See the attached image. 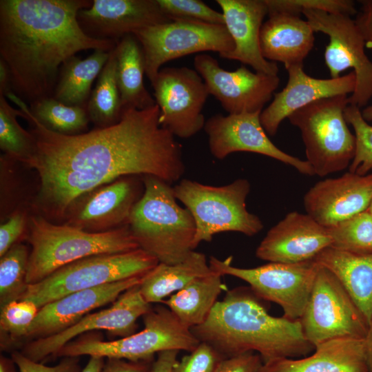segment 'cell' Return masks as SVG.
<instances>
[{
  "label": "cell",
  "instance_id": "cell-1",
  "mask_svg": "<svg viewBox=\"0 0 372 372\" xmlns=\"http://www.w3.org/2000/svg\"><path fill=\"white\" fill-rule=\"evenodd\" d=\"M11 101L24 112L34 138V152L23 163L38 174L34 205L48 220L64 218L78 198L121 177L151 175L172 185L185 172L182 146L161 125L156 104L123 109L116 124L66 135L44 127L17 96Z\"/></svg>",
  "mask_w": 372,
  "mask_h": 372
},
{
  "label": "cell",
  "instance_id": "cell-2",
  "mask_svg": "<svg viewBox=\"0 0 372 372\" xmlns=\"http://www.w3.org/2000/svg\"><path fill=\"white\" fill-rule=\"evenodd\" d=\"M89 0H1L0 59L12 92L30 106L53 97L59 68L84 50H113L118 41L87 36L78 12Z\"/></svg>",
  "mask_w": 372,
  "mask_h": 372
},
{
  "label": "cell",
  "instance_id": "cell-3",
  "mask_svg": "<svg viewBox=\"0 0 372 372\" xmlns=\"http://www.w3.org/2000/svg\"><path fill=\"white\" fill-rule=\"evenodd\" d=\"M264 301L250 287L228 290L205 322L191 331L225 358L257 351L263 364L304 356L315 349L300 320L271 316Z\"/></svg>",
  "mask_w": 372,
  "mask_h": 372
},
{
  "label": "cell",
  "instance_id": "cell-4",
  "mask_svg": "<svg viewBox=\"0 0 372 372\" xmlns=\"http://www.w3.org/2000/svg\"><path fill=\"white\" fill-rule=\"evenodd\" d=\"M144 192L128 222L140 249L159 262L176 264L195 248L196 225L186 207H180L171 184L158 177L143 176Z\"/></svg>",
  "mask_w": 372,
  "mask_h": 372
},
{
  "label": "cell",
  "instance_id": "cell-5",
  "mask_svg": "<svg viewBox=\"0 0 372 372\" xmlns=\"http://www.w3.org/2000/svg\"><path fill=\"white\" fill-rule=\"evenodd\" d=\"M31 245L26 282H41L57 269L82 258L139 248L129 225L104 232H88L68 225H55L41 216L28 222Z\"/></svg>",
  "mask_w": 372,
  "mask_h": 372
},
{
  "label": "cell",
  "instance_id": "cell-6",
  "mask_svg": "<svg viewBox=\"0 0 372 372\" xmlns=\"http://www.w3.org/2000/svg\"><path fill=\"white\" fill-rule=\"evenodd\" d=\"M173 188L176 199L194 218L195 249L203 241L210 242L218 233L234 231L254 236L264 227L260 218L247 209L251 185L245 178L223 186L183 179Z\"/></svg>",
  "mask_w": 372,
  "mask_h": 372
},
{
  "label": "cell",
  "instance_id": "cell-7",
  "mask_svg": "<svg viewBox=\"0 0 372 372\" xmlns=\"http://www.w3.org/2000/svg\"><path fill=\"white\" fill-rule=\"evenodd\" d=\"M144 329L125 338L104 341L82 335L64 345L54 358L99 356L130 361L154 360L156 353L168 350L193 351L200 341L167 306L158 305L143 316Z\"/></svg>",
  "mask_w": 372,
  "mask_h": 372
},
{
  "label": "cell",
  "instance_id": "cell-8",
  "mask_svg": "<svg viewBox=\"0 0 372 372\" xmlns=\"http://www.w3.org/2000/svg\"><path fill=\"white\" fill-rule=\"evenodd\" d=\"M348 105V95L335 96L314 101L287 118L301 133L306 161L315 175L341 172L354 157L355 137L344 114Z\"/></svg>",
  "mask_w": 372,
  "mask_h": 372
},
{
  "label": "cell",
  "instance_id": "cell-9",
  "mask_svg": "<svg viewBox=\"0 0 372 372\" xmlns=\"http://www.w3.org/2000/svg\"><path fill=\"white\" fill-rule=\"evenodd\" d=\"M158 262L140 248L88 256L57 269L39 282L29 285L19 300L32 301L41 308L72 293L143 277Z\"/></svg>",
  "mask_w": 372,
  "mask_h": 372
},
{
  "label": "cell",
  "instance_id": "cell-10",
  "mask_svg": "<svg viewBox=\"0 0 372 372\" xmlns=\"http://www.w3.org/2000/svg\"><path fill=\"white\" fill-rule=\"evenodd\" d=\"M134 34L144 54L145 74L153 82L166 62L183 56L214 51L231 52L234 43L226 26L201 21L176 19L149 26Z\"/></svg>",
  "mask_w": 372,
  "mask_h": 372
},
{
  "label": "cell",
  "instance_id": "cell-11",
  "mask_svg": "<svg viewBox=\"0 0 372 372\" xmlns=\"http://www.w3.org/2000/svg\"><path fill=\"white\" fill-rule=\"evenodd\" d=\"M300 322L304 337L314 347L337 338L363 340L369 326L338 278L320 265Z\"/></svg>",
  "mask_w": 372,
  "mask_h": 372
},
{
  "label": "cell",
  "instance_id": "cell-12",
  "mask_svg": "<svg viewBox=\"0 0 372 372\" xmlns=\"http://www.w3.org/2000/svg\"><path fill=\"white\" fill-rule=\"evenodd\" d=\"M209 265L222 276L247 282L258 297L280 305L283 317L292 320L301 318L318 268L314 260L298 263L269 262L257 267L240 268L231 265V257L220 260L214 256Z\"/></svg>",
  "mask_w": 372,
  "mask_h": 372
},
{
  "label": "cell",
  "instance_id": "cell-13",
  "mask_svg": "<svg viewBox=\"0 0 372 372\" xmlns=\"http://www.w3.org/2000/svg\"><path fill=\"white\" fill-rule=\"evenodd\" d=\"M302 14L315 32L329 37L324 56L331 78H338L344 70L353 69L356 84L349 96V104L360 109L365 107L372 98V61L366 54L365 41L355 19L313 10H304Z\"/></svg>",
  "mask_w": 372,
  "mask_h": 372
},
{
  "label": "cell",
  "instance_id": "cell-14",
  "mask_svg": "<svg viewBox=\"0 0 372 372\" xmlns=\"http://www.w3.org/2000/svg\"><path fill=\"white\" fill-rule=\"evenodd\" d=\"M159 123L174 136L187 138L204 128L203 109L209 95L200 75L187 67H168L159 70L151 83Z\"/></svg>",
  "mask_w": 372,
  "mask_h": 372
},
{
  "label": "cell",
  "instance_id": "cell-15",
  "mask_svg": "<svg viewBox=\"0 0 372 372\" xmlns=\"http://www.w3.org/2000/svg\"><path fill=\"white\" fill-rule=\"evenodd\" d=\"M139 284L125 290L108 308L86 315L57 334L28 342L20 351L30 360L41 362L54 358L64 345L85 333L105 330L119 338L135 333L137 320L152 309L141 295Z\"/></svg>",
  "mask_w": 372,
  "mask_h": 372
},
{
  "label": "cell",
  "instance_id": "cell-16",
  "mask_svg": "<svg viewBox=\"0 0 372 372\" xmlns=\"http://www.w3.org/2000/svg\"><path fill=\"white\" fill-rule=\"evenodd\" d=\"M194 65L209 94L229 114L262 112L280 83L278 75L253 72L243 65L234 71L225 70L205 53L195 56Z\"/></svg>",
  "mask_w": 372,
  "mask_h": 372
},
{
  "label": "cell",
  "instance_id": "cell-17",
  "mask_svg": "<svg viewBox=\"0 0 372 372\" xmlns=\"http://www.w3.org/2000/svg\"><path fill=\"white\" fill-rule=\"evenodd\" d=\"M143 192V176L121 177L75 200L66 211L65 224L94 233L127 225Z\"/></svg>",
  "mask_w": 372,
  "mask_h": 372
},
{
  "label": "cell",
  "instance_id": "cell-18",
  "mask_svg": "<svg viewBox=\"0 0 372 372\" xmlns=\"http://www.w3.org/2000/svg\"><path fill=\"white\" fill-rule=\"evenodd\" d=\"M260 113L211 116L204 126L211 154L221 160L238 152L256 153L292 166L303 175L314 176L306 160L285 152L271 142L261 124Z\"/></svg>",
  "mask_w": 372,
  "mask_h": 372
},
{
  "label": "cell",
  "instance_id": "cell-19",
  "mask_svg": "<svg viewBox=\"0 0 372 372\" xmlns=\"http://www.w3.org/2000/svg\"><path fill=\"white\" fill-rule=\"evenodd\" d=\"M77 20L90 37L118 41L127 34L173 19L157 0H94L90 8L78 12Z\"/></svg>",
  "mask_w": 372,
  "mask_h": 372
},
{
  "label": "cell",
  "instance_id": "cell-20",
  "mask_svg": "<svg viewBox=\"0 0 372 372\" xmlns=\"http://www.w3.org/2000/svg\"><path fill=\"white\" fill-rule=\"evenodd\" d=\"M372 198V173L350 172L317 182L304 194L306 213L326 228L366 211Z\"/></svg>",
  "mask_w": 372,
  "mask_h": 372
},
{
  "label": "cell",
  "instance_id": "cell-21",
  "mask_svg": "<svg viewBox=\"0 0 372 372\" xmlns=\"http://www.w3.org/2000/svg\"><path fill=\"white\" fill-rule=\"evenodd\" d=\"M331 245L327 228L307 213H288L266 234L256 250L268 262L298 263L313 260Z\"/></svg>",
  "mask_w": 372,
  "mask_h": 372
},
{
  "label": "cell",
  "instance_id": "cell-22",
  "mask_svg": "<svg viewBox=\"0 0 372 372\" xmlns=\"http://www.w3.org/2000/svg\"><path fill=\"white\" fill-rule=\"evenodd\" d=\"M286 86L273 94L271 103L260 113L261 124L269 136H275L282 121L295 111L322 99L352 94L356 84L353 72L338 78L318 79L310 76L303 65L286 69Z\"/></svg>",
  "mask_w": 372,
  "mask_h": 372
},
{
  "label": "cell",
  "instance_id": "cell-23",
  "mask_svg": "<svg viewBox=\"0 0 372 372\" xmlns=\"http://www.w3.org/2000/svg\"><path fill=\"white\" fill-rule=\"evenodd\" d=\"M135 277L70 293L40 308L25 340L57 334L72 327L92 310L115 301L127 289L141 282ZM29 341V342H30Z\"/></svg>",
  "mask_w": 372,
  "mask_h": 372
},
{
  "label": "cell",
  "instance_id": "cell-24",
  "mask_svg": "<svg viewBox=\"0 0 372 372\" xmlns=\"http://www.w3.org/2000/svg\"><path fill=\"white\" fill-rule=\"evenodd\" d=\"M234 43V50L219 55L251 66L256 72L278 75V67L262 54L260 35L268 14L265 0H216Z\"/></svg>",
  "mask_w": 372,
  "mask_h": 372
},
{
  "label": "cell",
  "instance_id": "cell-25",
  "mask_svg": "<svg viewBox=\"0 0 372 372\" xmlns=\"http://www.w3.org/2000/svg\"><path fill=\"white\" fill-rule=\"evenodd\" d=\"M258 372H370L364 339L337 338L315 347L301 359L280 358L262 364Z\"/></svg>",
  "mask_w": 372,
  "mask_h": 372
},
{
  "label": "cell",
  "instance_id": "cell-26",
  "mask_svg": "<svg viewBox=\"0 0 372 372\" xmlns=\"http://www.w3.org/2000/svg\"><path fill=\"white\" fill-rule=\"evenodd\" d=\"M260 35L262 54L269 61H279L287 69L303 65L314 45V30L309 21L299 15L269 12Z\"/></svg>",
  "mask_w": 372,
  "mask_h": 372
},
{
  "label": "cell",
  "instance_id": "cell-27",
  "mask_svg": "<svg viewBox=\"0 0 372 372\" xmlns=\"http://www.w3.org/2000/svg\"><path fill=\"white\" fill-rule=\"evenodd\" d=\"M313 260L338 278L370 324L372 320V254H356L329 247Z\"/></svg>",
  "mask_w": 372,
  "mask_h": 372
},
{
  "label": "cell",
  "instance_id": "cell-28",
  "mask_svg": "<svg viewBox=\"0 0 372 372\" xmlns=\"http://www.w3.org/2000/svg\"><path fill=\"white\" fill-rule=\"evenodd\" d=\"M222 276L211 269L209 274L196 278L162 303L191 329L205 322L221 292L227 290Z\"/></svg>",
  "mask_w": 372,
  "mask_h": 372
},
{
  "label": "cell",
  "instance_id": "cell-29",
  "mask_svg": "<svg viewBox=\"0 0 372 372\" xmlns=\"http://www.w3.org/2000/svg\"><path fill=\"white\" fill-rule=\"evenodd\" d=\"M116 51L117 84L122 108L144 110L155 105V99L144 85V54L136 37L130 34L122 37Z\"/></svg>",
  "mask_w": 372,
  "mask_h": 372
},
{
  "label": "cell",
  "instance_id": "cell-30",
  "mask_svg": "<svg viewBox=\"0 0 372 372\" xmlns=\"http://www.w3.org/2000/svg\"><path fill=\"white\" fill-rule=\"evenodd\" d=\"M211 269L205 255L193 251L184 260L168 265L158 262L145 274L139 284L143 298L149 304L162 302L197 278L209 274Z\"/></svg>",
  "mask_w": 372,
  "mask_h": 372
},
{
  "label": "cell",
  "instance_id": "cell-31",
  "mask_svg": "<svg viewBox=\"0 0 372 372\" xmlns=\"http://www.w3.org/2000/svg\"><path fill=\"white\" fill-rule=\"evenodd\" d=\"M110 52L96 50L81 59L72 56L61 67L53 98L71 106L87 107L91 87L108 60Z\"/></svg>",
  "mask_w": 372,
  "mask_h": 372
},
{
  "label": "cell",
  "instance_id": "cell-32",
  "mask_svg": "<svg viewBox=\"0 0 372 372\" xmlns=\"http://www.w3.org/2000/svg\"><path fill=\"white\" fill-rule=\"evenodd\" d=\"M116 69L115 48L110 52V57L98 76L86 107L90 120L96 128L111 126L121 119L123 108L117 84Z\"/></svg>",
  "mask_w": 372,
  "mask_h": 372
},
{
  "label": "cell",
  "instance_id": "cell-33",
  "mask_svg": "<svg viewBox=\"0 0 372 372\" xmlns=\"http://www.w3.org/2000/svg\"><path fill=\"white\" fill-rule=\"evenodd\" d=\"M30 110L44 127L62 134L83 133L90 121L86 107L67 105L53 97L34 103Z\"/></svg>",
  "mask_w": 372,
  "mask_h": 372
},
{
  "label": "cell",
  "instance_id": "cell-34",
  "mask_svg": "<svg viewBox=\"0 0 372 372\" xmlns=\"http://www.w3.org/2000/svg\"><path fill=\"white\" fill-rule=\"evenodd\" d=\"M17 116L23 118L24 112L13 108L0 95V147L9 158L24 163L32 154L35 141L31 132L20 125Z\"/></svg>",
  "mask_w": 372,
  "mask_h": 372
},
{
  "label": "cell",
  "instance_id": "cell-35",
  "mask_svg": "<svg viewBox=\"0 0 372 372\" xmlns=\"http://www.w3.org/2000/svg\"><path fill=\"white\" fill-rule=\"evenodd\" d=\"M29 255L28 247L19 242L0 257V307L19 300L26 291Z\"/></svg>",
  "mask_w": 372,
  "mask_h": 372
},
{
  "label": "cell",
  "instance_id": "cell-36",
  "mask_svg": "<svg viewBox=\"0 0 372 372\" xmlns=\"http://www.w3.org/2000/svg\"><path fill=\"white\" fill-rule=\"evenodd\" d=\"M327 229L331 247L356 254H372V217L367 209Z\"/></svg>",
  "mask_w": 372,
  "mask_h": 372
},
{
  "label": "cell",
  "instance_id": "cell-37",
  "mask_svg": "<svg viewBox=\"0 0 372 372\" xmlns=\"http://www.w3.org/2000/svg\"><path fill=\"white\" fill-rule=\"evenodd\" d=\"M40 308L30 300H14L1 307V349H12L16 341L25 339Z\"/></svg>",
  "mask_w": 372,
  "mask_h": 372
},
{
  "label": "cell",
  "instance_id": "cell-38",
  "mask_svg": "<svg viewBox=\"0 0 372 372\" xmlns=\"http://www.w3.org/2000/svg\"><path fill=\"white\" fill-rule=\"evenodd\" d=\"M345 119L350 124L355 137L354 157L349 172L366 175L372 169V125L364 120L361 109L348 105L344 112Z\"/></svg>",
  "mask_w": 372,
  "mask_h": 372
},
{
  "label": "cell",
  "instance_id": "cell-39",
  "mask_svg": "<svg viewBox=\"0 0 372 372\" xmlns=\"http://www.w3.org/2000/svg\"><path fill=\"white\" fill-rule=\"evenodd\" d=\"M265 3L268 13L279 12L300 16L304 10H313L351 17L358 12L354 1L351 0H265Z\"/></svg>",
  "mask_w": 372,
  "mask_h": 372
},
{
  "label": "cell",
  "instance_id": "cell-40",
  "mask_svg": "<svg viewBox=\"0 0 372 372\" xmlns=\"http://www.w3.org/2000/svg\"><path fill=\"white\" fill-rule=\"evenodd\" d=\"M163 12L172 19H187L225 25L224 17L199 0H157Z\"/></svg>",
  "mask_w": 372,
  "mask_h": 372
},
{
  "label": "cell",
  "instance_id": "cell-41",
  "mask_svg": "<svg viewBox=\"0 0 372 372\" xmlns=\"http://www.w3.org/2000/svg\"><path fill=\"white\" fill-rule=\"evenodd\" d=\"M225 358L213 347L200 342L189 355L177 361L172 372H214L220 362Z\"/></svg>",
  "mask_w": 372,
  "mask_h": 372
},
{
  "label": "cell",
  "instance_id": "cell-42",
  "mask_svg": "<svg viewBox=\"0 0 372 372\" xmlns=\"http://www.w3.org/2000/svg\"><path fill=\"white\" fill-rule=\"evenodd\" d=\"M79 358L63 357L59 364L50 366L30 360L21 351L11 353V358L19 372H81Z\"/></svg>",
  "mask_w": 372,
  "mask_h": 372
},
{
  "label": "cell",
  "instance_id": "cell-43",
  "mask_svg": "<svg viewBox=\"0 0 372 372\" xmlns=\"http://www.w3.org/2000/svg\"><path fill=\"white\" fill-rule=\"evenodd\" d=\"M26 214L21 210L15 211L0 226V257L5 254L25 231L28 224Z\"/></svg>",
  "mask_w": 372,
  "mask_h": 372
},
{
  "label": "cell",
  "instance_id": "cell-44",
  "mask_svg": "<svg viewBox=\"0 0 372 372\" xmlns=\"http://www.w3.org/2000/svg\"><path fill=\"white\" fill-rule=\"evenodd\" d=\"M262 364L259 354L247 352L223 359L214 372H258Z\"/></svg>",
  "mask_w": 372,
  "mask_h": 372
},
{
  "label": "cell",
  "instance_id": "cell-45",
  "mask_svg": "<svg viewBox=\"0 0 372 372\" xmlns=\"http://www.w3.org/2000/svg\"><path fill=\"white\" fill-rule=\"evenodd\" d=\"M154 361L106 358L101 372H151Z\"/></svg>",
  "mask_w": 372,
  "mask_h": 372
},
{
  "label": "cell",
  "instance_id": "cell-46",
  "mask_svg": "<svg viewBox=\"0 0 372 372\" xmlns=\"http://www.w3.org/2000/svg\"><path fill=\"white\" fill-rule=\"evenodd\" d=\"M360 10L355 21L365 41L366 47L372 52V0L360 1Z\"/></svg>",
  "mask_w": 372,
  "mask_h": 372
},
{
  "label": "cell",
  "instance_id": "cell-47",
  "mask_svg": "<svg viewBox=\"0 0 372 372\" xmlns=\"http://www.w3.org/2000/svg\"><path fill=\"white\" fill-rule=\"evenodd\" d=\"M179 351L168 350L158 353L154 360L151 372H172L173 367L177 360Z\"/></svg>",
  "mask_w": 372,
  "mask_h": 372
},
{
  "label": "cell",
  "instance_id": "cell-48",
  "mask_svg": "<svg viewBox=\"0 0 372 372\" xmlns=\"http://www.w3.org/2000/svg\"><path fill=\"white\" fill-rule=\"evenodd\" d=\"M12 92L10 70L6 63L0 59V95L6 96Z\"/></svg>",
  "mask_w": 372,
  "mask_h": 372
},
{
  "label": "cell",
  "instance_id": "cell-49",
  "mask_svg": "<svg viewBox=\"0 0 372 372\" xmlns=\"http://www.w3.org/2000/svg\"><path fill=\"white\" fill-rule=\"evenodd\" d=\"M105 363V358L99 356H90V359L81 372H101Z\"/></svg>",
  "mask_w": 372,
  "mask_h": 372
},
{
  "label": "cell",
  "instance_id": "cell-50",
  "mask_svg": "<svg viewBox=\"0 0 372 372\" xmlns=\"http://www.w3.org/2000/svg\"><path fill=\"white\" fill-rule=\"evenodd\" d=\"M366 360L370 372H372V320L369 324L368 332L364 338Z\"/></svg>",
  "mask_w": 372,
  "mask_h": 372
},
{
  "label": "cell",
  "instance_id": "cell-51",
  "mask_svg": "<svg viewBox=\"0 0 372 372\" xmlns=\"http://www.w3.org/2000/svg\"><path fill=\"white\" fill-rule=\"evenodd\" d=\"M14 362L12 358L8 359L4 356L0 358V372H15Z\"/></svg>",
  "mask_w": 372,
  "mask_h": 372
},
{
  "label": "cell",
  "instance_id": "cell-52",
  "mask_svg": "<svg viewBox=\"0 0 372 372\" xmlns=\"http://www.w3.org/2000/svg\"><path fill=\"white\" fill-rule=\"evenodd\" d=\"M362 111V115L368 123H372V104L364 107Z\"/></svg>",
  "mask_w": 372,
  "mask_h": 372
},
{
  "label": "cell",
  "instance_id": "cell-53",
  "mask_svg": "<svg viewBox=\"0 0 372 372\" xmlns=\"http://www.w3.org/2000/svg\"><path fill=\"white\" fill-rule=\"evenodd\" d=\"M367 211H369L371 216L372 217V198H371V200L370 202L369 206V207L367 209Z\"/></svg>",
  "mask_w": 372,
  "mask_h": 372
}]
</instances>
